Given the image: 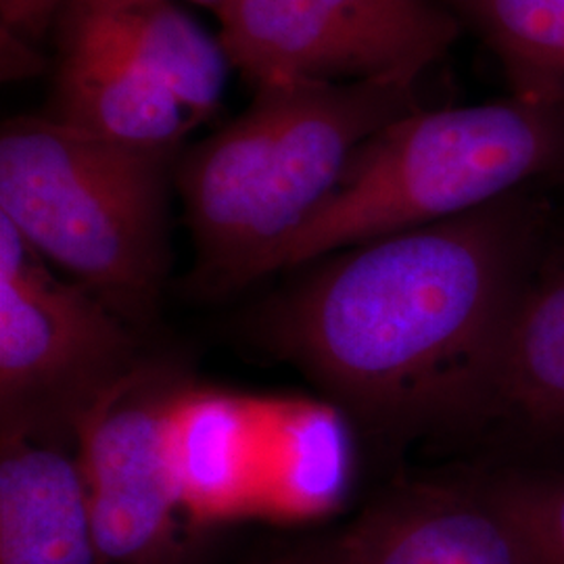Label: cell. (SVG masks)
<instances>
[{
	"instance_id": "6da1fadb",
	"label": "cell",
	"mask_w": 564,
	"mask_h": 564,
	"mask_svg": "<svg viewBox=\"0 0 564 564\" xmlns=\"http://www.w3.org/2000/svg\"><path fill=\"white\" fill-rule=\"evenodd\" d=\"M547 220L529 186L324 256L265 305L260 341L377 440L464 437Z\"/></svg>"
},
{
	"instance_id": "7a4b0ae2",
	"label": "cell",
	"mask_w": 564,
	"mask_h": 564,
	"mask_svg": "<svg viewBox=\"0 0 564 564\" xmlns=\"http://www.w3.org/2000/svg\"><path fill=\"white\" fill-rule=\"evenodd\" d=\"M421 109L414 84L272 80L218 132L184 147L174 186L195 245L193 286H249L265 256L335 193L356 149Z\"/></svg>"
},
{
	"instance_id": "3957f363",
	"label": "cell",
	"mask_w": 564,
	"mask_h": 564,
	"mask_svg": "<svg viewBox=\"0 0 564 564\" xmlns=\"http://www.w3.org/2000/svg\"><path fill=\"white\" fill-rule=\"evenodd\" d=\"M184 147L134 144L48 116L0 128V216L137 330L160 318L170 188Z\"/></svg>"
},
{
	"instance_id": "277c9868",
	"label": "cell",
	"mask_w": 564,
	"mask_h": 564,
	"mask_svg": "<svg viewBox=\"0 0 564 564\" xmlns=\"http://www.w3.org/2000/svg\"><path fill=\"white\" fill-rule=\"evenodd\" d=\"M563 181L564 111L517 97L421 107L356 149L335 193L263 258L251 282Z\"/></svg>"
},
{
	"instance_id": "5b68a950",
	"label": "cell",
	"mask_w": 564,
	"mask_h": 564,
	"mask_svg": "<svg viewBox=\"0 0 564 564\" xmlns=\"http://www.w3.org/2000/svg\"><path fill=\"white\" fill-rule=\"evenodd\" d=\"M141 337L0 216V426L78 442L88 410L147 358Z\"/></svg>"
},
{
	"instance_id": "8992f818",
	"label": "cell",
	"mask_w": 564,
	"mask_h": 564,
	"mask_svg": "<svg viewBox=\"0 0 564 564\" xmlns=\"http://www.w3.org/2000/svg\"><path fill=\"white\" fill-rule=\"evenodd\" d=\"M220 44L253 88L272 80L414 84L460 21L433 0H230Z\"/></svg>"
},
{
	"instance_id": "52a82bcc",
	"label": "cell",
	"mask_w": 564,
	"mask_h": 564,
	"mask_svg": "<svg viewBox=\"0 0 564 564\" xmlns=\"http://www.w3.org/2000/svg\"><path fill=\"white\" fill-rule=\"evenodd\" d=\"M188 384L176 364L144 358L78 424L101 564H193L195 527L172 458L170 419Z\"/></svg>"
},
{
	"instance_id": "ba28073f",
	"label": "cell",
	"mask_w": 564,
	"mask_h": 564,
	"mask_svg": "<svg viewBox=\"0 0 564 564\" xmlns=\"http://www.w3.org/2000/svg\"><path fill=\"white\" fill-rule=\"evenodd\" d=\"M464 437L491 447L489 468L564 473V228L552 214Z\"/></svg>"
},
{
	"instance_id": "9c48e42d",
	"label": "cell",
	"mask_w": 564,
	"mask_h": 564,
	"mask_svg": "<svg viewBox=\"0 0 564 564\" xmlns=\"http://www.w3.org/2000/svg\"><path fill=\"white\" fill-rule=\"evenodd\" d=\"M55 63L48 118L102 139L184 147L203 121L113 46L76 11L61 4L53 25Z\"/></svg>"
},
{
	"instance_id": "30bf717a",
	"label": "cell",
	"mask_w": 564,
	"mask_h": 564,
	"mask_svg": "<svg viewBox=\"0 0 564 564\" xmlns=\"http://www.w3.org/2000/svg\"><path fill=\"white\" fill-rule=\"evenodd\" d=\"M0 564H101L76 440L0 426Z\"/></svg>"
},
{
	"instance_id": "8fae6325",
	"label": "cell",
	"mask_w": 564,
	"mask_h": 564,
	"mask_svg": "<svg viewBox=\"0 0 564 564\" xmlns=\"http://www.w3.org/2000/svg\"><path fill=\"white\" fill-rule=\"evenodd\" d=\"M343 531L358 564H524L466 477L391 485Z\"/></svg>"
},
{
	"instance_id": "7c38bea8",
	"label": "cell",
	"mask_w": 564,
	"mask_h": 564,
	"mask_svg": "<svg viewBox=\"0 0 564 564\" xmlns=\"http://www.w3.org/2000/svg\"><path fill=\"white\" fill-rule=\"evenodd\" d=\"M170 444L182 500L197 524L256 505L262 473V410L188 383L174 403Z\"/></svg>"
},
{
	"instance_id": "4fadbf2b",
	"label": "cell",
	"mask_w": 564,
	"mask_h": 564,
	"mask_svg": "<svg viewBox=\"0 0 564 564\" xmlns=\"http://www.w3.org/2000/svg\"><path fill=\"white\" fill-rule=\"evenodd\" d=\"M199 120L223 101L230 61L174 0H63Z\"/></svg>"
},
{
	"instance_id": "5bb4252c",
	"label": "cell",
	"mask_w": 564,
	"mask_h": 564,
	"mask_svg": "<svg viewBox=\"0 0 564 564\" xmlns=\"http://www.w3.org/2000/svg\"><path fill=\"white\" fill-rule=\"evenodd\" d=\"M502 63L512 97L564 111V0H447Z\"/></svg>"
},
{
	"instance_id": "9a60e30c",
	"label": "cell",
	"mask_w": 564,
	"mask_h": 564,
	"mask_svg": "<svg viewBox=\"0 0 564 564\" xmlns=\"http://www.w3.org/2000/svg\"><path fill=\"white\" fill-rule=\"evenodd\" d=\"M466 479L506 524L524 564H564V473L485 468Z\"/></svg>"
},
{
	"instance_id": "2e32d148",
	"label": "cell",
	"mask_w": 564,
	"mask_h": 564,
	"mask_svg": "<svg viewBox=\"0 0 564 564\" xmlns=\"http://www.w3.org/2000/svg\"><path fill=\"white\" fill-rule=\"evenodd\" d=\"M249 564H358L345 531L282 545Z\"/></svg>"
},
{
	"instance_id": "e0dca14e",
	"label": "cell",
	"mask_w": 564,
	"mask_h": 564,
	"mask_svg": "<svg viewBox=\"0 0 564 564\" xmlns=\"http://www.w3.org/2000/svg\"><path fill=\"white\" fill-rule=\"evenodd\" d=\"M61 2L63 0H0L2 30L34 41L53 25Z\"/></svg>"
},
{
	"instance_id": "ac0fdd59",
	"label": "cell",
	"mask_w": 564,
	"mask_h": 564,
	"mask_svg": "<svg viewBox=\"0 0 564 564\" xmlns=\"http://www.w3.org/2000/svg\"><path fill=\"white\" fill-rule=\"evenodd\" d=\"M193 2H197V4H202L205 9H212L218 18L223 15L224 9L230 4V0H193Z\"/></svg>"
}]
</instances>
